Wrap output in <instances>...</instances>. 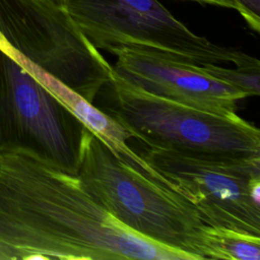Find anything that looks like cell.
Listing matches in <instances>:
<instances>
[{"label": "cell", "instance_id": "6da1fadb", "mask_svg": "<svg viewBox=\"0 0 260 260\" xmlns=\"http://www.w3.org/2000/svg\"><path fill=\"white\" fill-rule=\"evenodd\" d=\"M0 245L14 259L188 260L127 230L76 175L27 151H0Z\"/></svg>", "mask_w": 260, "mask_h": 260}, {"label": "cell", "instance_id": "7a4b0ae2", "mask_svg": "<svg viewBox=\"0 0 260 260\" xmlns=\"http://www.w3.org/2000/svg\"><path fill=\"white\" fill-rule=\"evenodd\" d=\"M92 198L127 230L187 256L208 259L195 207L183 196L117 157L85 129L76 175Z\"/></svg>", "mask_w": 260, "mask_h": 260}, {"label": "cell", "instance_id": "3957f363", "mask_svg": "<svg viewBox=\"0 0 260 260\" xmlns=\"http://www.w3.org/2000/svg\"><path fill=\"white\" fill-rule=\"evenodd\" d=\"M99 93L100 108L147 147L260 156L258 128L238 116L218 115L152 94L119 75Z\"/></svg>", "mask_w": 260, "mask_h": 260}, {"label": "cell", "instance_id": "277c9868", "mask_svg": "<svg viewBox=\"0 0 260 260\" xmlns=\"http://www.w3.org/2000/svg\"><path fill=\"white\" fill-rule=\"evenodd\" d=\"M66 9L77 27L99 50H147L193 65L259 62L235 48L196 35L158 0H68Z\"/></svg>", "mask_w": 260, "mask_h": 260}, {"label": "cell", "instance_id": "5b68a950", "mask_svg": "<svg viewBox=\"0 0 260 260\" xmlns=\"http://www.w3.org/2000/svg\"><path fill=\"white\" fill-rule=\"evenodd\" d=\"M139 155L205 224L260 237V156L166 147H147Z\"/></svg>", "mask_w": 260, "mask_h": 260}, {"label": "cell", "instance_id": "8992f818", "mask_svg": "<svg viewBox=\"0 0 260 260\" xmlns=\"http://www.w3.org/2000/svg\"><path fill=\"white\" fill-rule=\"evenodd\" d=\"M0 43L89 103L114 72L54 0H0Z\"/></svg>", "mask_w": 260, "mask_h": 260}, {"label": "cell", "instance_id": "52a82bcc", "mask_svg": "<svg viewBox=\"0 0 260 260\" xmlns=\"http://www.w3.org/2000/svg\"><path fill=\"white\" fill-rule=\"evenodd\" d=\"M85 129L0 45V151H27L77 175Z\"/></svg>", "mask_w": 260, "mask_h": 260}, {"label": "cell", "instance_id": "ba28073f", "mask_svg": "<svg viewBox=\"0 0 260 260\" xmlns=\"http://www.w3.org/2000/svg\"><path fill=\"white\" fill-rule=\"evenodd\" d=\"M115 71L144 90L202 111L234 115L245 92L203 72L199 65L176 61L151 51H116Z\"/></svg>", "mask_w": 260, "mask_h": 260}, {"label": "cell", "instance_id": "9c48e42d", "mask_svg": "<svg viewBox=\"0 0 260 260\" xmlns=\"http://www.w3.org/2000/svg\"><path fill=\"white\" fill-rule=\"evenodd\" d=\"M0 45L73 113L87 129L93 132L117 157L161 184L158 175L143 160L139 153L134 151L127 143L128 139L134 137L122 125L51 74L14 53L3 44L0 43Z\"/></svg>", "mask_w": 260, "mask_h": 260}, {"label": "cell", "instance_id": "30bf717a", "mask_svg": "<svg viewBox=\"0 0 260 260\" xmlns=\"http://www.w3.org/2000/svg\"><path fill=\"white\" fill-rule=\"evenodd\" d=\"M203 235L208 250V259H260L259 236L207 224L203 229Z\"/></svg>", "mask_w": 260, "mask_h": 260}, {"label": "cell", "instance_id": "8fae6325", "mask_svg": "<svg viewBox=\"0 0 260 260\" xmlns=\"http://www.w3.org/2000/svg\"><path fill=\"white\" fill-rule=\"evenodd\" d=\"M199 68L206 74L245 92L247 98L260 93V62L233 69L219 64H206Z\"/></svg>", "mask_w": 260, "mask_h": 260}, {"label": "cell", "instance_id": "7c38bea8", "mask_svg": "<svg viewBox=\"0 0 260 260\" xmlns=\"http://www.w3.org/2000/svg\"><path fill=\"white\" fill-rule=\"evenodd\" d=\"M238 4V12L246 20L249 27L256 31H260V0H236Z\"/></svg>", "mask_w": 260, "mask_h": 260}, {"label": "cell", "instance_id": "4fadbf2b", "mask_svg": "<svg viewBox=\"0 0 260 260\" xmlns=\"http://www.w3.org/2000/svg\"><path fill=\"white\" fill-rule=\"evenodd\" d=\"M189 1H194V2L201 3V4L214 5V6L223 7V8L235 9V10H237V11H238V9H239L236 0H189Z\"/></svg>", "mask_w": 260, "mask_h": 260}, {"label": "cell", "instance_id": "5bb4252c", "mask_svg": "<svg viewBox=\"0 0 260 260\" xmlns=\"http://www.w3.org/2000/svg\"><path fill=\"white\" fill-rule=\"evenodd\" d=\"M0 260H14L11 252L6 248L0 245Z\"/></svg>", "mask_w": 260, "mask_h": 260}, {"label": "cell", "instance_id": "9a60e30c", "mask_svg": "<svg viewBox=\"0 0 260 260\" xmlns=\"http://www.w3.org/2000/svg\"><path fill=\"white\" fill-rule=\"evenodd\" d=\"M55 2H57L58 4H60V5H63V6H66V4H67V2H68V0H54Z\"/></svg>", "mask_w": 260, "mask_h": 260}]
</instances>
